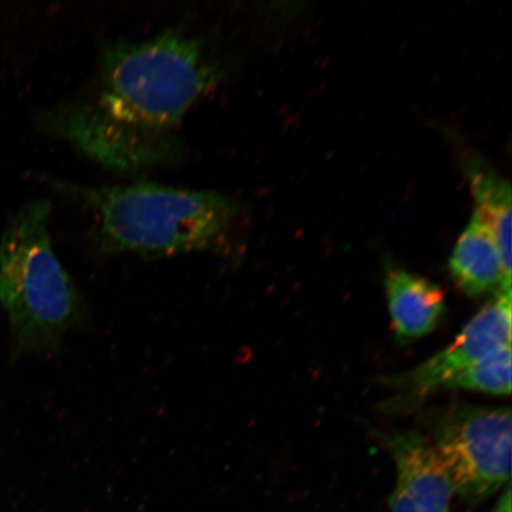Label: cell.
I'll use <instances>...</instances> for the list:
<instances>
[{
	"label": "cell",
	"mask_w": 512,
	"mask_h": 512,
	"mask_svg": "<svg viewBox=\"0 0 512 512\" xmlns=\"http://www.w3.org/2000/svg\"><path fill=\"white\" fill-rule=\"evenodd\" d=\"M448 270L467 297H484L501 288L511 290V280L505 277L494 238L477 213L472 214L460 234L448 261Z\"/></svg>",
	"instance_id": "8"
},
{
	"label": "cell",
	"mask_w": 512,
	"mask_h": 512,
	"mask_svg": "<svg viewBox=\"0 0 512 512\" xmlns=\"http://www.w3.org/2000/svg\"><path fill=\"white\" fill-rule=\"evenodd\" d=\"M222 78L217 56L187 32L120 42L105 50L87 95L50 108L38 124L106 169L162 168L181 158L179 128Z\"/></svg>",
	"instance_id": "1"
},
{
	"label": "cell",
	"mask_w": 512,
	"mask_h": 512,
	"mask_svg": "<svg viewBox=\"0 0 512 512\" xmlns=\"http://www.w3.org/2000/svg\"><path fill=\"white\" fill-rule=\"evenodd\" d=\"M467 182L475 198V213L489 229L501 256L505 277L511 280V187L483 157L464 160Z\"/></svg>",
	"instance_id": "9"
},
{
	"label": "cell",
	"mask_w": 512,
	"mask_h": 512,
	"mask_svg": "<svg viewBox=\"0 0 512 512\" xmlns=\"http://www.w3.org/2000/svg\"><path fill=\"white\" fill-rule=\"evenodd\" d=\"M511 296V290L501 288L448 347L419 366L388 377L384 382L392 395L383 402V411L411 412L431 396L443 392L453 377L473 363L511 347Z\"/></svg>",
	"instance_id": "5"
},
{
	"label": "cell",
	"mask_w": 512,
	"mask_h": 512,
	"mask_svg": "<svg viewBox=\"0 0 512 512\" xmlns=\"http://www.w3.org/2000/svg\"><path fill=\"white\" fill-rule=\"evenodd\" d=\"M384 288L396 341L408 344L437 329L446 311L441 287L402 267H387Z\"/></svg>",
	"instance_id": "7"
},
{
	"label": "cell",
	"mask_w": 512,
	"mask_h": 512,
	"mask_svg": "<svg viewBox=\"0 0 512 512\" xmlns=\"http://www.w3.org/2000/svg\"><path fill=\"white\" fill-rule=\"evenodd\" d=\"M511 411L456 405L433 418L431 440L466 503L485 501L510 484Z\"/></svg>",
	"instance_id": "4"
},
{
	"label": "cell",
	"mask_w": 512,
	"mask_h": 512,
	"mask_svg": "<svg viewBox=\"0 0 512 512\" xmlns=\"http://www.w3.org/2000/svg\"><path fill=\"white\" fill-rule=\"evenodd\" d=\"M396 484L390 512H451L454 494L447 469L431 440L416 431L390 435Z\"/></svg>",
	"instance_id": "6"
},
{
	"label": "cell",
	"mask_w": 512,
	"mask_h": 512,
	"mask_svg": "<svg viewBox=\"0 0 512 512\" xmlns=\"http://www.w3.org/2000/svg\"><path fill=\"white\" fill-rule=\"evenodd\" d=\"M78 192L93 220L96 251L106 256L219 252L243 219L238 201L213 190L133 183Z\"/></svg>",
	"instance_id": "2"
},
{
	"label": "cell",
	"mask_w": 512,
	"mask_h": 512,
	"mask_svg": "<svg viewBox=\"0 0 512 512\" xmlns=\"http://www.w3.org/2000/svg\"><path fill=\"white\" fill-rule=\"evenodd\" d=\"M51 211L47 200L25 204L0 240V305L22 352L56 351L86 317L85 299L51 242Z\"/></svg>",
	"instance_id": "3"
},
{
	"label": "cell",
	"mask_w": 512,
	"mask_h": 512,
	"mask_svg": "<svg viewBox=\"0 0 512 512\" xmlns=\"http://www.w3.org/2000/svg\"><path fill=\"white\" fill-rule=\"evenodd\" d=\"M472 390L491 395L511 393V347L494 352L473 363L447 383L445 390Z\"/></svg>",
	"instance_id": "10"
},
{
	"label": "cell",
	"mask_w": 512,
	"mask_h": 512,
	"mask_svg": "<svg viewBox=\"0 0 512 512\" xmlns=\"http://www.w3.org/2000/svg\"><path fill=\"white\" fill-rule=\"evenodd\" d=\"M494 512H511V485L505 486L503 495L499 498Z\"/></svg>",
	"instance_id": "11"
}]
</instances>
